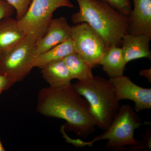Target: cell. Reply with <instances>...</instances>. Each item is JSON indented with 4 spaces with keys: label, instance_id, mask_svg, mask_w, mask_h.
Returning <instances> with one entry per match:
<instances>
[{
    "label": "cell",
    "instance_id": "cell-14",
    "mask_svg": "<svg viewBox=\"0 0 151 151\" xmlns=\"http://www.w3.org/2000/svg\"><path fill=\"white\" fill-rule=\"evenodd\" d=\"M126 65L122 48L117 46L108 48L100 63L110 78L124 75Z\"/></svg>",
    "mask_w": 151,
    "mask_h": 151
},
{
    "label": "cell",
    "instance_id": "cell-13",
    "mask_svg": "<svg viewBox=\"0 0 151 151\" xmlns=\"http://www.w3.org/2000/svg\"><path fill=\"white\" fill-rule=\"evenodd\" d=\"M27 36L18 25L17 20L11 17L0 21V55L15 46Z\"/></svg>",
    "mask_w": 151,
    "mask_h": 151
},
{
    "label": "cell",
    "instance_id": "cell-12",
    "mask_svg": "<svg viewBox=\"0 0 151 151\" xmlns=\"http://www.w3.org/2000/svg\"><path fill=\"white\" fill-rule=\"evenodd\" d=\"M42 77L52 88H60L71 84L70 72L63 59L52 61L41 68Z\"/></svg>",
    "mask_w": 151,
    "mask_h": 151
},
{
    "label": "cell",
    "instance_id": "cell-8",
    "mask_svg": "<svg viewBox=\"0 0 151 151\" xmlns=\"http://www.w3.org/2000/svg\"><path fill=\"white\" fill-rule=\"evenodd\" d=\"M119 100H129L135 104V111L137 113L144 110L151 109V89L138 86L124 75L110 78Z\"/></svg>",
    "mask_w": 151,
    "mask_h": 151
},
{
    "label": "cell",
    "instance_id": "cell-20",
    "mask_svg": "<svg viewBox=\"0 0 151 151\" xmlns=\"http://www.w3.org/2000/svg\"><path fill=\"white\" fill-rule=\"evenodd\" d=\"M12 86L9 79L4 76L0 74V94L8 90Z\"/></svg>",
    "mask_w": 151,
    "mask_h": 151
},
{
    "label": "cell",
    "instance_id": "cell-6",
    "mask_svg": "<svg viewBox=\"0 0 151 151\" xmlns=\"http://www.w3.org/2000/svg\"><path fill=\"white\" fill-rule=\"evenodd\" d=\"M64 7L72 9L74 6L70 0H32L24 16L17 21L18 25L36 42L45 34L53 13Z\"/></svg>",
    "mask_w": 151,
    "mask_h": 151
},
{
    "label": "cell",
    "instance_id": "cell-10",
    "mask_svg": "<svg viewBox=\"0 0 151 151\" xmlns=\"http://www.w3.org/2000/svg\"><path fill=\"white\" fill-rule=\"evenodd\" d=\"M134 8L129 16L128 33L151 35V0H133Z\"/></svg>",
    "mask_w": 151,
    "mask_h": 151
},
{
    "label": "cell",
    "instance_id": "cell-21",
    "mask_svg": "<svg viewBox=\"0 0 151 151\" xmlns=\"http://www.w3.org/2000/svg\"><path fill=\"white\" fill-rule=\"evenodd\" d=\"M139 75L145 77L148 81L151 82V68L147 69H142L139 72Z\"/></svg>",
    "mask_w": 151,
    "mask_h": 151
},
{
    "label": "cell",
    "instance_id": "cell-9",
    "mask_svg": "<svg viewBox=\"0 0 151 151\" xmlns=\"http://www.w3.org/2000/svg\"><path fill=\"white\" fill-rule=\"evenodd\" d=\"M71 32L72 27L65 17L52 19L45 35L36 42V56L70 38Z\"/></svg>",
    "mask_w": 151,
    "mask_h": 151
},
{
    "label": "cell",
    "instance_id": "cell-18",
    "mask_svg": "<svg viewBox=\"0 0 151 151\" xmlns=\"http://www.w3.org/2000/svg\"><path fill=\"white\" fill-rule=\"evenodd\" d=\"M120 13L129 17L132 11L129 0H102Z\"/></svg>",
    "mask_w": 151,
    "mask_h": 151
},
{
    "label": "cell",
    "instance_id": "cell-4",
    "mask_svg": "<svg viewBox=\"0 0 151 151\" xmlns=\"http://www.w3.org/2000/svg\"><path fill=\"white\" fill-rule=\"evenodd\" d=\"M142 125L140 118L130 105H122L108 129L92 141L82 140L81 147H90L97 141L107 140L105 147L108 150L124 151L127 146L134 150L144 149L142 143L134 137L135 130Z\"/></svg>",
    "mask_w": 151,
    "mask_h": 151
},
{
    "label": "cell",
    "instance_id": "cell-17",
    "mask_svg": "<svg viewBox=\"0 0 151 151\" xmlns=\"http://www.w3.org/2000/svg\"><path fill=\"white\" fill-rule=\"evenodd\" d=\"M15 10L17 20L22 18L28 9L32 0H5Z\"/></svg>",
    "mask_w": 151,
    "mask_h": 151
},
{
    "label": "cell",
    "instance_id": "cell-2",
    "mask_svg": "<svg viewBox=\"0 0 151 151\" xmlns=\"http://www.w3.org/2000/svg\"><path fill=\"white\" fill-rule=\"evenodd\" d=\"M79 11L71 16L75 24L86 22L99 33L108 48L119 46L128 33L129 17L120 13L102 0H76Z\"/></svg>",
    "mask_w": 151,
    "mask_h": 151
},
{
    "label": "cell",
    "instance_id": "cell-15",
    "mask_svg": "<svg viewBox=\"0 0 151 151\" xmlns=\"http://www.w3.org/2000/svg\"><path fill=\"white\" fill-rule=\"evenodd\" d=\"M76 52L71 38L47 51L37 55L33 61V67L41 68L50 63L63 59L71 53Z\"/></svg>",
    "mask_w": 151,
    "mask_h": 151
},
{
    "label": "cell",
    "instance_id": "cell-22",
    "mask_svg": "<svg viewBox=\"0 0 151 151\" xmlns=\"http://www.w3.org/2000/svg\"><path fill=\"white\" fill-rule=\"evenodd\" d=\"M4 148L3 147L2 144L1 142V139H0V151H5Z\"/></svg>",
    "mask_w": 151,
    "mask_h": 151
},
{
    "label": "cell",
    "instance_id": "cell-19",
    "mask_svg": "<svg viewBox=\"0 0 151 151\" xmlns=\"http://www.w3.org/2000/svg\"><path fill=\"white\" fill-rule=\"evenodd\" d=\"M14 9L5 0H0V21L5 18L11 17Z\"/></svg>",
    "mask_w": 151,
    "mask_h": 151
},
{
    "label": "cell",
    "instance_id": "cell-5",
    "mask_svg": "<svg viewBox=\"0 0 151 151\" xmlns=\"http://www.w3.org/2000/svg\"><path fill=\"white\" fill-rule=\"evenodd\" d=\"M36 56V41L27 36L22 41L0 55V74L12 85L20 82L32 70Z\"/></svg>",
    "mask_w": 151,
    "mask_h": 151
},
{
    "label": "cell",
    "instance_id": "cell-1",
    "mask_svg": "<svg viewBox=\"0 0 151 151\" xmlns=\"http://www.w3.org/2000/svg\"><path fill=\"white\" fill-rule=\"evenodd\" d=\"M36 110L43 116L65 120L64 127L83 139L95 131L96 122L89 103L73 89L72 84L40 89Z\"/></svg>",
    "mask_w": 151,
    "mask_h": 151
},
{
    "label": "cell",
    "instance_id": "cell-16",
    "mask_svg": "<svg viewBox=\"0 0 151 151\" xmlns=\"http://www.w3.org/2000/svg\"><path fill=\"white\" fill-rule=\"evenodd\" d=\"M72 79L84 81L93 77V68L76 52L67 55L63 59Z\"/></svg>",
    "mask_w": 151,
    "mask_h": 151
},
{
    "label": "cell",
    "instance_id": "cell-3",
    "mask_svg": "<svg viewBox=\"0 0 151 151\" xmlns=\"http://www.w3.org/2000/svg\"><path fill=\"white\" fill-rule=\"evenodd\" d=\"M73 89L89 103L96 127L105 130L111 125L121 106L110 79L99 76L78 81Z\"/></svg>",
    "mask_w": 151,
    "mask_h": 151
},
{
    "label": "cell",
    "instance_id": "cell-7",
    "mask_svg": "<svg viewBox=\"0 0 151 151\" xmlns=\"http://www.w3.org/2000/svg\"><path fill=\"white\" fill-rule=\"evenodd\" d=\"M71 38L76 52L92 68L100 65L108 48L101 36L86 22L72 27Z\"/></svg>",
    "mask_w": 151,
    "mask_h": 151
},
{
    "label": "cell",
    "instance_id": "cell-11",
    "mask_svg": "<svg viewBox=\"0 0 151 151\" xmlns=\"http://www.w3.org/2000/svg\"><path fill=\"white\" fill-rule=\"evenodd\" d=\"M151 35H133L127 33L122 39L121 45L124 60L127 63L134 60L151 58L150 42Z\"/></svg>",
    "mask_w": 151,
    "mask_h": 151
}]
</instances>
